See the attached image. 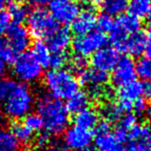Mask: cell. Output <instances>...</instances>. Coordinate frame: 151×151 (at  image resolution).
<instances>
[{"mask_svg": "<svg viewBox=\"0 0 151 151\" xmlns=\"http://www.w3.org/2000/svg\"><path fill=\"white\" fill-rule=\"evenodd\" d=\"M142 96H143V83L136 79L120 86L117 90L118 100L129 101L132 103L139 98H142Z\"/></svg>", "mask_w": 151, "mask_h": 151, "instance_id": "d6986e66", "label": "cell"}, {"mask_svg": "<svg viewBox=\"0 0 151 151\" xmlns=\"http://www.w3.org/2000/svg\"><path fill=\"white\" fill-rule=\"evenodd\" d=\"M67 63L68 57L66 52H52L48 67H52V69H62Z\"/></svg>", "mask_w": 151, "mask_h": 151, "instance_id": "e575fe53", "label": "cell"}, {"mask_svg": "<svg viewBox=\"0 0 151 151\" xmlns=\"http://www.w3.org/2000/svg\"><path fill=\"white\" fill-rule=\"evenodd\" d=\"M136 76L141 78L143 81H151V59L148 57H143L135 63Z\"/></svg>", "mask_w": 151, "mask_h": 151, "instance_id": "4316f807", "label": "cell"}, {"mask_svg": "<svg viewBox=\"0 0 151 151\" xmlns=\"http://www.w3.org/2000/svg\"><path fill=\"white\" fill-rule=\"evenodd\" d=\"M12 133L20 144H29L33 139L34 133L24 124V123H16L12 127Z\"/></svg>", "mask_w": 151, "mask_h": 151, "instance_id": "83f0119b", "label": "cell"}, {"mask_svg": "<svg viewBox=\"0 0 151 151\" xmlns=\"http://www.w3.org/2000/svg\"><path fill=\"white\" fill-rule=\"evenodd\" d=\"M73 122L76 127L91 131V129H95L99 124L100 114L93 108L86 107L82 109L81 111L74 114Z\"/></svg>", "mask_w": 151, "mask_h": 151, "instance_id": "2e32d148", "label": "cell"}, {"mask_svg": "<svg viewBox=\"0 0 151 151\" xmlns=\"http://www.w3.org/2000/svg\"><path fill=\"white\" fill-rule=\"evenodd\" d=\"M149 17H150V18H151V12H150V14H149Z\"/></svg>", "mask_w": 151, "mask_h": 151, "instance_id": "f907efd6", "label": "cell"}, {"mask_svg": "<svg viewBox=\"0 0 151 151\" xmlns=\"http://www.w3.org/2000/svg\"><path fill=\"white\" fill-rule=\"evenodd\" d=\"M127 8L132 14L139 19L148 17L151 12V0H131Z\"/></svg>", "mask_w": 151, "mask_h": 151, "instance_id": "603a6c76", "label": "cell"}, {"mask_svg": "<svg viewBox=\"0 0 151 151\" xmlns=\"http://www.w3.org/2000/svg\"><path fill=\"white\" fill-rule=\"evenodd\" d=\"M88 103H90V97L88 93L78 91L67 100V104L65 106L68 112L75 114L84 108L88 107Z\"/></svg>", "mask_w": 151, "mask_h": 151, "instance_id": "44dd1931", "label": "cell"}, {"mask_svg": "<svg viewBox=\"0 0 151 151\" xmlns=\"http://www.w3.org/2000/svg\"><path fill=\"white\" fill-rule=\"evenodd\" d=\"M5 3H6V0H0V9L5 5Z\"/></svg>", "mask_w": 151, "mask_h": 151, "instance_id": "c3c4849f", "label": "cell"}, {"mask_svg": "<svg viewBox=\"0 0 151 151\" xmlns=\"http://www.w3.org/2000/svg\"><path fill=\"white\" fill-rule=\"evenodd\" d=\"M103 114L107 121H117L120 119L121 116L124 114V111L120 107L118 101L116 102H110L106 104L103 108Z\"/></svg>", "mask_w": 151, "mask_h": 151, "instance_id": "f1b7e54d", "label": "cell"}, {"mask_svg": "<svg viewBox=\"0 0 151 151\" xmlns=\"http://www.w3.org/2000/svg\"><path fill=\"white\" fill-rule=\"evenodd\" d=\"M127 151H151V123H137L127 134Z\"/></svg>", "mask_w": 151, "mask_h": 151, "instance_id": "30bf717a", "label": "cell"}, {"mask_svg": "<svg viewBox=\"0 0 151 151\" xmlns=\"http://www.w3.org/2000/svg\"><path fill=\"white\" fill-rule=\"evenodd\" d=\"M12 73L22 83H33L42 76L43 66L32 52H24L12 61Z\"/></svg>", "mask_w": 151, "mask_h": 151, "instance_id": "277c9868", "label": "cell"}, {"mask_svg": "<svg viewBox=\"0 0 151 151\" xmlns=\"http://www.w3.org/2000/svg\"><path fill=\"white\" fill-rule=\"evenodd\" d=\"M28 31L35 38H47L59 27L50 12L44 8H36L29 12L27 18Z\"/></svg>", "mask_w": 151, "mask_h": 151, "instance_id": "5b68a950", "label": "cell"}, {"mask_svg": "<svg viewBox=\"0 0 151 151\" xmlns=\"http://www.w3.org/2000/svg\"><path fill=\"white\" fill-rule=\"evenodd\" d=\"M97 26L103 33L111 32L115 27V21L113 20V17L107 14H102L99 18H97Z\"/></svg>", "mask_w": 151, "mask_h": 151, "instance_id": "d6a6232c", "label": "cell"}, {"mask_svg": "<svg viewBox=\"0 0 151 151\" xmlns=\"http://www.w3.org/2000/svg\"><path fill=\"white\" fill-rule=\"evenodd\" d=\"M79 80L88 88L105 86L108 81V73L96 68L86 69L82 73L79 74Z\"/></svg>", "mask_w": 151, "mask_h": 151, "instance_id": "e0dca14e", "label": "cell"}, {"mask_svg": "<svg viewBox=\"0 0 151 151\" xmlns=\"http://www.w3.org/2000/svg\"><path fill=\"white\" fill-rule=\"evenodd\" d=\"M5 33L6 40L17 55L27 52V48H29L31 44V37L28 29L21 24H14L10 25Z\"/></svg>", "mask_w": 151, "mask_h": 151, "instance_id": "8fae6325", "label": "cell"}, {"mask_svg": "<svg viewBox=\"0 0 151 151\" xmlns=\"http://www.w3.org/2000/svg\"><path fill=\"white\" fill-rule=\"evenodd\" d=\"M93 134L91 131L76 125L68 127L64 132L63 143L69 151H93Z\"/></svg>", "mask_w": 151, "mask_h": 151, "instance_id": "52a82bcc", "label": "cell"}, {"mask_svg": "<svg viewBox=\"0 0 151 151\" xmlns=\"http://www.w3.org/2000/svg\"><path fill=\"white\" fill-rule=\"evenodd\" d=\"M32 54L35 56V58L40 62V64L43 67H48L52 52L48 48L46 42L42 41V40H37L33 45Z\"/></svg>", "mask_w": 151, "mask_h": 151, "instance_id": "cb8c5ba5", "label": "cell"}, {"mask_svg": "<svg viewBox=\"0 0 151 151\" xmlns=\"http://www.w3.org/2000/svg\"><path fill=\"white\" fill-rule=\"evenodd\" d=\"M147 107L148 106L146 100L143 99V98H139V99L133 102V109L132 110H134L137 114H143L145 113Z\"/></svg>", "mask_w": 151, "mask_h": 151, "instance_id": "f35d334b", "label": "cell"}, {"mask_svg": "<svg viewBox=\"0 0 151 151\" xmlns=\"http://www.w3.org/2000/svg\"><path fill=\"white\" fill-rule=\"evenodd\" d=\"M102 4L105 14L114 17L122 14L127 10L129 3L127 0H104Z\"/></svg>", "mask_w": 151, "mask_h": 151, "instance_id": "484cf974", "label": "cell"}, {"mask_svg": "<svg viewBox=\"0 0 151 151\" xmlns=\"http://www.w3.org/2000/svg\"><path fill=\"white\" fill-rule=\"evenodd\" d=\"M48 141H50V135H48V134H46V133L42 134V135H40L39 137L37 138V144L41 148L47 146Z\"/></svg>", "mask_w": 151, "mask_h": 151, "instance_id": "ab89813d", "label": "cell"}, {"mask_svg": "<svg viewBox=\"0 0 151 151\" xmlns=\"http://www.w3.org/2000/svg\"><path fill=\"white\" fill-rule=\"evenodd\" d=\"M34 102L35 99L31 88L27 84L17 82L7 99L2 104L3 112L12 119H20L30 113Z\"/></svg>", "mask_w": 151, "mask_h": 151, "instance_id": "3957f363", "label": "cell"}, {"mask_svg": "<svg viewBox=\"0 0 151 151\" xmlns=\"http://www.w3.org/2000/svg\"><path fill=\"white\" fill-rule=\"evenodd\" d=\"M17 82L10 78H1L0 79V104H3L4 101L7 99L10 91H12L14 86H16Z\"/></svg>", "mask_w": 151, "mask_h": 151, "instance_id": "836d02e7", "label": "cell"}, {"mask_svg": "<svg viewBox=\"0 0 151 151\" xmlns=\"http://www.w3.org/2000/svg\"><path fill=\"white\" fill-rule=\"evenodd\" d=\"M86 66H88L86 59L80 56H75L71 60V62H70V67H71L72 71L77 73L78 75H79L80 73H82L86 69H88Z\"/></svg>", "mask_w": 151, "mask_h": 151, "instance_id": "8d00e7d4", "label": "cell"}, {"mask_svg": "<svg viewBox=\"0 0 151 151\" xmlns=\"http://www.w3.org/2000/svg\"><path fill=\"white\" fill-rule=\"evenodd\" d=\"M23 123L30 129L32 133H37L43 127L41 118L37 113H29L28 115L24 117Z\"/></svg>", "mask_w": 151, "mask_h": 151, "instance_id": "1f68e13d", "label": "cell"}, {"mask_svg": "<svg viewBox=\"0 0 151 151\" xmlns=\"http://www.w3.org/2000/svg\"><path fill=\"white\" fill-rule=\"evenodd\" d=\"M136 79L135 62L131 57L119 58L112 73V83L117 88Z\"/></svg>", "mask_w": 151, "mask_h": 151, "instance_id": "7c38bea8", "label": "cell"}, {"mask_svg": "<svg viewBox=\"0 0 151 151\" xmlns=\"http://www.w3.org/2000/svg\"><path fill=\"white\" fill-rule=\"evenodd\" d=\"M143 96L146 99H151V81L143 83Z\"/></svg>", "mask_w": 151, "mask_h": 151, "instance_id": "7bdbcfd3", "label": "cell"}, {"mask_svg": "<svg viewBox=\"0 0 151 151\" xmlns=\"http://www.w3.org/2000/svg\"><path fill=\"white\" fill-rule=\"evenodd\" d=\"M12 1H14V2H22V1H24V0H12Z\"/></svg>", "mask_w": 151, "mask_h": 151, "instance_id": "681fc988", "label": "cell"}, {"mask_svg": "<svg viewBox=\"0 0 151 151\" xmlns=\"http://www.w3.org/2000/svg\"><path fill=\"white\" fill-rule=\"evenodd\" d=\"M129 35L123 33L122 31L114 28L111 31V36H110V41H111L113 47L117 52H124L125 50V44Z\"/></svg>", "mask_w": 151, "mask_h": 151, "instance_id": "f546056e", "label": "cell"}, {"mask_svg": "<svg viewBox=\"0 0 151 151\" xmlns=\"http://www.w3.org/2000/svg\"><path fill=\"white\" fill-rule=\"evenodd\" d=\"M107 43L105 33L101 31H91L84 35L76 36L72 40V48L76 56L88 58L95 54L100 48L104 47Z\"/></svg>", "mask_w": 151, "mask_h": 151, "instance_id": "8992f818", "label": "cell"}, {"mask_svg": "<svg viewBox=\"0 0 151 151\" xmlns=\"http://www.w3.org/2000/svg\"><path fill=\"white\" fill-rule=\"evenodd\" d=\"M71 42L70 31L60 26L46 38V44L52 52H66L71 45Z\"/></svg>", "mask_w": 151, "mask_h": 151, "instance_id": "9a60e30c", "label": "cell"}, {"mask_svg": "<svg viewBox=\"0 0 151 151\" xmlns=\"http://www.w3.org/2000/svg\"><path fill=\"white\" fill-rule=\"evenodd\" d=\"M39 151H64L60 147H56V146H45V147L41 148Z\"/></svg>", "mask_w": 151, "mask_h": 151, "instance_id": "f6af8a7d", "label": "cell"}, {"mask_svg": "<svg viewBox=\"0 0 151 151\" xmlns=\"http://www.w3.org/2000/svg\"><path fill=\"white\" fill-rule=\"evenodd\" d=\"M146 37H147V44H146L145 52H146V56L151 59V26L149 27V29H148Z\"/></svg>", "mask_w": 151, "mask_h": 151, "instance_id": "60d3db41", "label": "cell"}, {"mask_svg": "<svg viewBox=\"0 0 151 151\" xmlns=\"http://www.w3.org/2000/svg\"><path fill=\"white\" fill-rule=\"evenodd\" d=\"M145 113H146V116H147V118L149 119V121L151 122V105L147 107V109H146Z\"/></svg>", "mask_w": 151, "mask_h": 151, "instance_id": "bcb514c9", "label": "cell"}, {"mask_svg": "<svg viewBox=\"0 0 151 151\" xmlns=\"http://www.w3.org/2000/svg\"><path fill=\"white\" fill-rule=\"evenodd\" d=\"M50 14L57 23L69 25L80 12V6L75 0H50Z\"/></svg>", "mask_w": 151, "mask_h": 151, "instance_id": "ba28073f", "label": "cell"}, {"mask_svg": "<svg viewBox=\"0 0 151 151\" xmlns=\"http://www.w3.org/2000/svg\"><path fill=\"white\" fill-rule=\"evenodd\" d=\"M7 12L9 14L10 20L14 24H22L28 18L29 9L27 6H25L21 2H14L9 6Z\"/></svg>", "mask_w": 151, "mask_h": 151, "instance_id": "d4e9b609", "label": "cell"}, {"mask_svg": "<svg viewBox=\"0 0 151 151\" xmlns=\"http://www.w3.org/2000/svg\"><path fill=\"white\" fill-rule=\"evenodd\" d=\"M119 58V54L114 47L104 46L91 55V65L96 69L108 72L114 69Z\"/></svg>", "mask_w": 151, "mask_h": 151, "instance_id": "4fadbf2b", "label": "cell"}, {"mask_svg": "<svg viewBox=\"0 0 151 151\" xmlns=\"http://www.w3.org/2000/svg\"><path fill=\"white\" fill-rule=\"evenodd\" d=\"M44 84L48 95L55 99L68 100L79 91V81L73 73L64 68L52 69L44 76Z\"/></svg>", "mask_w": 151, "mask_h": 151, "instance_id": "7a4b0ae2", "label": "cell"}, {"mask_svg": "<svg viewBox=\"0 0 151 151\" xmlns=\"http://www.w3.org/2000/svg\"><path fill=\"white\" fill-rule=\"evenodd\" d=\"M37 114L43 123L45 133L59 136L68 129L69 112L65 104L50 95H43L37 101Z\"/></svg>", "mask_w": 151, "mask_h": 151, "instance_id": "6da1fadb", "label": "cell"}, {"mask_svg": "<svg viewBox=\"0 0 151 151\" xmlns=\"http://www.w3.org/2000/svg\"><path fill=\"white\" fill-rule=\"evenodd\" d=\"M147 37L142 31H138L127 37L124 52H129L133 57H140L145 52Z\"/></svg>", "mask_w": 151, "mask_h": 151, "instance_id": "ac0fdd59", "label": "cell"}, {"mask_svg": "<svg viewBox=\"0 0 151 151\" xmlns=\"http://www.w3.org/2000/svg\"><path fill=\"white\" fill-rule=\"evenodd\" d=\"M20 143L12 131L0 127V151H20Z\"/></svg>", "mask_w": 151, "mask_h": 151, "instance_id": "7402d4cb", "label": "cell"}, {"mask_svg": "<svg viewBox=\"0 0 151 151\" xmlns=\"http://www.w3.org/2000/svg\"><path fill=\"white\" fill-rule=\"evenodd\" d=\"M10 22L12 20L8 12L0 9V36L8 30V28L10 27Z\"/></svg>", "mask_w": 151, "mask_h": 151, "instance_id": "74e56055", "label": "cell"}, {"mask_svg": "<svg viewBox=\"0 0 151 151\" xmlns=\"http://www.w3.org/2000/svg\"><path fill=\"white\" fill-rule=\"evenodd\" d=\"M96 26H97V16L91 7H88L83 12H79L71 23L72 31L76 34V36L90 33L93 31Z\"/></svg>", "mask_w": 151, "mask_h": 151, "instance_id": "5bb4252c", "label": "cell"}, {"mask_svg": "<svg viewBox=\"0 0 151 151\" xmlns=\"http://www.w3.org/2000/svg\"><path fill=\"white\" fill-rule=\"evenodd\" d=\"M32 5H34L37 8H42L45 5H47L50 2V0H29Z\"/></svg>", "mask_w": 151, "mask_h": 151, "instance_id": "b9f144b4", "label": "cell"}, {"mask_svg": "<svg viewBox=\"0 0 151 151\" xmlns=\"http://www.w3.org/2000/svg\"><path fill=\"white\" fill-rule=\"evenodd\" d=\"M142 23L138 17L132 14H120L119 18L115 21V27L114 28L122 31L125 34H134L140 31Z\"/></svg>", "mask_w": 151, "mask_h": 151, "instance_id": "ffe728a7", "label": "cell"}, {"mask_svg": "<svg viewBox=\"0 0 151 151\" xmlns=\"http://www.w3.org/2000/svg\"><path fill=\"white\" fill-rule=\"evenodd\" d=\"M4 119H5V118H4V112H3V110L0 108V124L3 122Z\"/></svg>", "mask_w": 151, "mask_h": 151, "instance_id": "7dc6e473", "label": "cell"}, {"mask_svg": "<svg viewBox=\"0 0 151 151\" xmlns=\"http://www.w3.org/2000/svg\"><path fill=\"white\" fill-rule=\"evenodd\" d=\"M93 142L99 151H127L124 143L120 142L111 132L108 121L99 122Z\"/></svg>", "mask_w": 151, "mask_h": 151, "instance_id": "9c48e42d", "label": "cell"}, {"mask_svg": "<svg viewBox=\"0 0 151 151\" xmlns=\"http://www.w3.org/2000/svg\"><path fill=\"white\" fill-rule=\"evenodd\" d=\"M136 124H137V116H136L135 114L131 113V112H127V113H124L120 117L118 127L129 132V129L133 127H135Z\"/></svg>", "mask_w": 151, "mask_h": 151, "instance_id": "d590c367", "label": "cell"}, {"mask_svg": "<svg viewBox=\"0 0 151 151\" xmlns=\"http://www.w3.org/2000/svg\"><path fill=\"white\" fill-rule=\"evenodd\" d=\"M17 56L18 55L14 52V50L9 45L6 38L4 36H0V59L5 63H7V62L14 61Z\"/></svg>", "mask_w": 151, "mask_h": 151, "instance_id": "4dcf8cb0", "label": "cell"}, {"mask_svg": "<svg viewBox=\"0 0 151 151\" xmlns=\"http://www.w3.org/2000/svg\"><path fill=\"white\" fill-rule=\"evenodd\" d=\"M6 71H7V65H6L5 62L0 59V79L4 77Z\"/></svg>", "mask_w": 151, "mask_h": 151, "instance_id": "ee69618b", "label": "cell"}]
</instances>
